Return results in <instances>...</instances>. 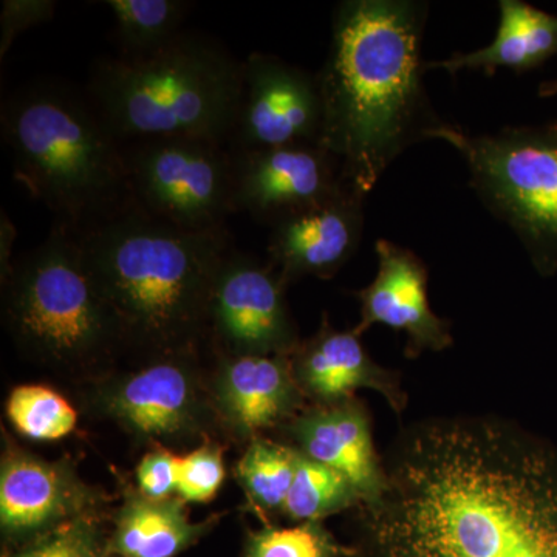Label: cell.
I'll use <instances>...</instances> for the list:
<instances>
[{
	"label": "cell",
	"mask_w": 557,
	"mask_h": 557,
	"mask_svg": "<svg viewBox=\"0 0 557 557\" xmlns=\"http://www.w3.org/2000/svg\"><path fill=\"white\" fill-rule=\"evenodd\" d=\"M387 483L359 505L361 557H557V446L515 421L437 417L403 429Z\"/></svg>",
	"instance_id": "1"
},
{
	"label": "cell",
	"mask_w": 557,
	"mask_h": 557,
	"mask_svg": "<svg viewBox=\"0 0 557 557\" xmlns=\"http://www.w3.org/2000/svg\"><path fill=\"white\" fill-rule=\"evenodd\" d=\"M428 13V3L416 0H347L333 16L327 60L317 75L319 145L362 196L409 146L448 123L424 87Z\"/></svg>",
	"instance_id": "2"
},
{
	"label": "cell",
	"mask_w": 557,
	"mask_h": 557,
	"mask_svg": "<svg viewBox=\"0 0 557 557\" xmlns=\"http://www.w3.org/2000/svg\"><path fill=\"white\" fill-rule=\"evenodd\" d=\"M76 236L127 348L146 358L197 350L207 338L215 276L230 252L225 230H182L126 209Z\"/></svg>",
	"instance_id": "3"
},
{
	"label": "cell",
	"mask_w": 557,
	"mask_h": 557,
	"mask_svg": "<svg viewBox=\"0 0 557 557\" xmlns=\"http://www.w3.org/2000/svg\"><path fill=\"white\" fill-rule=\"evenodd\" d=\"M2 134L14 178L83 231L113 218L131 194L126 159L97 110L69 91L36 86L3 106Z\"/></svg>",
	"instance_id": "4"
},
{
	"label": "cell",
	"mask_w": 557,
	"mask_h": 557,
	"mask_svg": "<svg viewBox=\"0 0 557 557\" xmlns=\"http://www.w3.org/2000/svg\"><path fill=\"white\" fill-rule=\"evenodd\" d=\"M2 285L3 321L24 357L86 386L115 370L126 341L65 223L14 263Z\"/></svg>",
	"instance_id": "5"
},
{
	"label": "cell",
	"mask_w": 557,
	"mask_h": 557,
	"mask_svg": "<svg viewBox=\"0 0 557 557\" xmlns=\"http://www.w3.org/2000/svg\"><path fill=\"white\" fill-rule=\"evenodd\" d=\"M242 65L214 40L178 35L148 57L104 61L91 79L97 112L116 139L228 141Z\"/></svg>",
	"instance_id": "6"
},
{
	"label": "cell",
	"mask_w": 557,
	"mask_h": 557,
	"mask_svg": "<svg viewBox=\"0 0 557 557\" xmlns=\"http://www.w3.org/2000/svg\"><path fill=\"white\" fill-rule=\"evenodd\" d=\"M461 153L469 186L522 242L542 277L557 273V120L471 135L446 123L432 135Z\"/></svg>",
	"instance_id": "7"
},
{
	"label": "cell",
	"mask_w": 557,
	"mask_h": 557,
	"mask_svg": "<svg viewBox=\"0 0 557 557\" xmlns=\"http://www.w3.org/2000/svg\"><path fill=\"white\" fill-rule=\"evenodd\" d=\"M86 405L138 442L170 449L208 442L219 424L197 350L156 355L137 368L115 369L87 384Z\"/></svg>",
	"instance_id": "8"
},
{
	"label": "cell",
	"mask_w": 557,
	"mask_h": 557,
	"mask_svg": "<svg viewBox=\"0 0 557 557\" xmlns=\"http://www.w3.org/2000/svg\"><path fill=\"white\" fill-rule=\"evenodd\" d=\"M143 211L182 230L218 231L234 205V157L201 138L146 139L124 153Z\"/></svg>",
	"instance_id": "9"
},
{
	"label": "cell",
	"mask_w": 557,
	"mask_h": 557,
	"mask_svg": "<svg viewBox=\"0 0 557 557\" xmlns=\"http://www.w3.org/2000/svg\"><path fill=\"white\" fill-rule=\"evenodd\" d=\"M288 284L274 270L242 252L223 259L209 300L207 336L222 357H292L299 332L289 310Z\"/></svg>",
	"instance_id": "10"
},
{
	"label": "cell",
	"mask_w": 557,
	"mask_h": 557,
	"mask_svg": "<svg viewBox=\"0 0 557 557\" xmlns=\"http://www.w3.org/2000/svg\"><path fill=\"white\" fill-rule=\"evenodd\" d=\"M321 132L318 76L273 54H249L242 64L239 106L228 138L236 153L319 145Z\"/></svg>",
	"instance_id": "11"
},
{
	"label": "cell",
	"mask_w": 557,
	"mask_h": 557,
	"mask_svg": "<svg viewBox=\"0 0 557 557\" xmlns=\"http://www.w3.org/2000/svg\"><path fill=\"white\" fill-rule=\"evenodd\" d=\"M104 494L87 485L69 461H50L9 440L0 461V525L10 537L53 533L95 519Z\"/></svg>",
	"instance_id": "12"
},
{
	"label": "cell",
	"mask_w": 557,
	"mask_h": 557,
	"mask_svg": "<svg viewBox=\"0 0 557 557\" xmlns=\"http://www.w3.org/2000/svg\"><path fill=\"white\" fill-rule=\"evenodd\" d=\"M234 205L271 226L346 189L338 160L321 145L234 153Z\"/></svg>",
	"instance_id": "13"
},
{
	"label": "cell",
	"mask_w": 557,
	"mask_h": 557,
	"mask_svg": "<svg viewBox=\"0 0 557 557\" xmlns=\"http://www.w3.org/2000/svg\"><path fill=\"white\" fill-rule=\"evenodd\" d=\"M375 252L376 276L368 287L354 293L361 306L355 332L362 336L380 324L405 333V355L410 359L453 347L449 321L438 317L429 300L426 263L409 248L386 239L375 242Z\"/></svg>",
	"instance_id": "14"
},
{
	"label": "cell",
	"mask_w": 557,
	"mask_h": 557,
	"mask_svg": "<svg viewBox=\"0 0 557 557\" xmlns=\"http://www.w3.org/2000/svg\"><path fill=\"white\" fill-rule=\"evenodd\" d=\"M366 196L347 186L332 199L274 223L271 265L287 284L332 278L354 258L364 231Z\"/></svg>",
	"instance_id": "15"
},
{
	"label": "cell",
	"mask_w": 557,
	"mask_h": 557,
	"mask_svg": "<svg viewBox=\"0 0 557 557\" xmlns=\"http://www.w3.org/2000/svg\"><path fill=\"white\" fill-rule=\"evenodd\" d=\"M209 391L220 426L248 442L285 426L306 409L289 357L281 355L220 357Z\"/></svg>",
	"instance_id": "16"
},
{
	"label": "cell",
	"mask_w": 557,
	"mask_h": 557,
	"mask_svg": "<svg viewBox=\"0 0 557 557\" xmlns=\"http://www.w3.org/2000/svg\"><path fill=\"white\" fill-rule=\"evenodd\" d=\"M289 446L338 471L357 490L361 505L372 504L386 487V468L373 442L372 417L362 399L313 405L281 428Z\"/></svg>",
	"instance_id": "17"
},
{
	"label": "cell",
	"mask_w": 557,
	"mask_h": 557,
	"mask_svg": "<svg viewBox=\"0 0 557 557\" xmlns=\"http://www.w3.org/2000/svg\"><path fill=\"white\" fill-rule=\"evenodd\" d=\"M289 362L300 392L313 405H335L357 397L361 388H370L383 395L398 417L408 409L399 372L379 364L361 335L354 329L336 330L327 317L322 318L313 336L300 341Z\"/></svg>",
	"instance_id": "18"
},
{
	"label": "cell",
	"mask_w": 557,
	"mask_h": 557,
	"mask_svg": "<svg viewBox=\"0 0 557 557\" xmlns=\"http://www.w3.org/2000/svg\"><path fill=\"white\" fill-rule=\"evenodd\" d=\"M496 38L468 53L450 54L442 61H428V70H445L450 76L471 70L494 76L498 69L522 75L557 57V16L522 0L498 2Z\"/></svg>",
	"instance_id": "19"
},
{
	"label": "cell",
	"mask_w": 557,
	"mask_h": 557,
	"mask_svg": "<svg viewBox=\"0 0 557 557\" xmlns=\"http://www.w3.org/2000/svg\"><path fill=\"white\" fill-rule=\"evenodd\" d=\"M178 497L152 500L131 491L116 511L110 552L120 557H175L211 527L190 522Z\"/></svg>",
	"instance_id": "20"
},
{
	"label": "cell",
	"mask_w": 557,
	"mask_h": 557,
	"mask_svg": "<svg viewBox=\"0 0 557 557\" xmlns=\"http://www.w3.org/2000/svg\"><path fill=\"white\" fill-rule=\"evenodd\" d=\"M298 450L263 437L251 440L236 465V478L260 515H282L296 474Z\"/></svg>",
	"instance_id": "21"
},
{
	"label": "cell",
	"mask_w": 557,
	"mask_h": 557,
	"mask_svg": "<svg viewBox=\"0 0 557 557\" xmlns=\"http://www.w3.org/2000/svg\"><path fill=\"white\" fill-rule=\"evenodd\" d=\"M124 58L148 57L180 33L188 3L180 0H108Z\"/></svg>",
	"instance_id": "22"
},
{
	"label": "cell",
	"mask_w": 557,
	"mask_h": 557,
	"mask_svg": "<svg viewBox=\"0 0 557 557\" xmlns=\"http://www.w3.org/2000/svg\"><path fill=\"white\" fill-rule=\"evenodd\" d=\"M359 505L361 498L357 490L343 474L298 450L295 480L282 516L292 522H321L329 516L339 515Z\"/></svg>",
	"instance_id": "23"
},
{
	"label": "cell",
	"mask_w": 557,
	"mask_h": 557,
	"mask_svg": "<svg viewBox=\"0 0 557 557\" xmlns=\"http://www.w3.org/2000/svg\"><path fill=\"white\" fill-rule=\"evenodd\" d=\"M7 417L20 434L35 442H58L75 431L78 412L57 391L22 384L10 392Z\"/></svg>",
	"instance_id": "24"
},
{
	"label": "cell",
	"mask_w": 557,
	"mask_h": 557,
	"mask_svg": "<svg viewBox=\"0 0 557 557\" xmlns=\"http://www.w3.org/2000/svg\"><path fill=\"white\" fill-rule=\"evenodd\" d=\"M354 553L341 547L321 522L296 527H265L249 534L245 557H343Z\"/></svg>",
	"instance_id": "25"
},
{
	"label": "cell",
	"mask_w": 557,
	"mask_h": 557,
	"mask_svg": "<svg viewBox=\"0 0 557 557\" xmlns=\"http://www.w3.org/2000/svg\"><path fill=\"white\" fill-rule=\"evenodd\" d=\"M223 448L208 440L180 457L177 497L190 504H209L225 482Z\"/></svg>",
	"instance_id": "26"
},
{
	"label": "cell",
	"mask_w": 557,
	"mask_h": 557,
	"mask_svg": "<svg viewBox=\"0 0 557 557\" xmlns=\"http://www.w3.org/2000/svg\"><path fill=\"white\" fill-rule=\"evenodd\" d=\"M180 456L170 448L153 446L137 468L138 491L152 500L177 496Z\"/></svg>",
	"instance_id": "27"
},
{
	"label": "cell",
	"mask_w": 557,
	"mask_h": 557,
	"mask_svg": "<svg viewBox=\"0 0 557 557\" xmlns=\"http://www.w3.org/2000/svg\"><path fill=\"white\" fill-rule=\"evenodd\" d=\"M53 0H5L0 14V57L5 58L14 39L36 25L53 20Z\"/></svg>",
	"instance_id": "28"
},
{
	"label": "cell",
	"mask_w": 557,
	"mask_h": 557,
	"mask_svg": "<svg viewBox=\"0 0 557 557\" xmlns=\"http://www.w3.org/2000/svg\"><path fill=\"white\" fill-rule=\"evenodd\" d=\"M16 239V226L11 222L9 215L2 212V219H0V267H2V281H5L11 270H13L14 263L11 262V252H13V245Z\"/></svg>",
	"instance_id": "29"
},
{
	"label": "cell",
	"mask_w": 557,
	"mask_h": 557,
	"mask_svg": "<svg viewBox=\"0 0 557 557\" xmlns=\"http://www.w3.org/2000/svg\"><path fill=\"white\" fill-rule=\"evenodd\" d=\"M537 95L541 98L557 97V79L545 81L539 86Z\"/></svg>",
	"instance_id": "30"
}]
</instances>
